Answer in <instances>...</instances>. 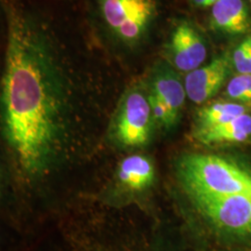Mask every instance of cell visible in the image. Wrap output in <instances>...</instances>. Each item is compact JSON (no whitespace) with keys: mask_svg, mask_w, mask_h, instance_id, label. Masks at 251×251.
I'll return each instance as SVG.
<instances>
[{"mask_svg":"<svg viewBox=\"0 0 251 251\" xmlns=\"http://www.w3.org/2000/svg\"><path fill=\"white\" fill-rule=\"evenodd\" d=\"M7 40L0 82V128L29 179L53 169L63 147L70 86L53 22L17 0H4Z\"/></svg>","mask_w":251,"mask_h":251,"instance_id":"6da1fadb","label":"cell"},{"mask_svg":"<svg viewBox=\"0 0 251 251\" xmlns=\"http://www.w3.org/2000/svg\"><path fill=\"white\" fill-rule=\"evenodd\" d=\"M179 172L193 198L251 196V174L214 154H188L180 160Z\"/></svg>","mask_w":251,"mask_h":251,"instance_id":"7a4b0ae2","label":"cell"},{"mask_svg":"<svg viewBox=\"0 0 251 251\" xmlns=\"http://www.w3.org/2000/svg\"><path fill=\"white\" fill-rule=\"evenodd\" d=\"M98 8L108 30L125 43L144 36L156 13L155 0H98Z\"/></svg>","mask_w":251,"mask_h":251,"instance_id":"3957f363","label":"cell"},{"mask_svg":"<svg viewBox=\"0 0 251 251\" xmlns=\"http://www.w3.org/2000/svg\"><path fill=\"white\" fill-rule=\"evenodd\" d=\"M194 200L206 220L218 230L238 237H251V196L198 197Z\"/></svg>","mask_w":251,"mask_h":251,"instance_id":"277c9868","label":"cell"},{"mask_svg":"<svg viewBox=\"0 0 251 251\" xmlns=\"http://www.w3.org/2000/svg\"><path fill=\"white\" fill-rule=\"evenodd\" d=\"M152 121L148 98L138 90L127 92L121 100L114 122L117 141L129 147L143 146L150 138Z\"/></svg>","mask_w":251,"mask_h":251,"instance_id":"5b68a950","label":"cell"},{"mask_svg":"<svg viewBox=\"0 0 251 251\" xmlns=\"http://www.w3.org/2000/svg\"><path fill=\"white\" fill-rule=\"evenodd\" d=\"M206 43L198 30L187 22L180 23L171 33L168 55L173 66L181 72L190 73L206 61Z\"/></svg>","mask_w":251,"mask_h":251,"instance_id":"8992f818","label":"cell"},{"mask_svg":"<svg viewBox=\"0 0 251 251\" xmlns=\"http://www.w3.org/2000/svg\"><path fill=\"white\" fill-rule=\"evenodd\" d=\"M229 68L228 58L219 56L205 66L188 73L183 83L186 96L198 104L211 99L224 86Z\"/></svg>","mask_w":251,"mask_h":251,"instance_id":"52a82bcc","label":"cell"},{"mask_svg":"<svg viewBox=\"0 0 251 251\" xmlns=\"http://www.w3.org/2000/svg\"><path fill=\"white\" fill-rule=\"evenodd\" d=\"M150 93L161 100L178 119L185 102L186 91L184 84L173 70L168 66L159 65L152 75Z\"/></svg>","mask_w":251,"mask_h":251,"instance_id":"ba28073f","label":"cell"},{"mask_svg":"<svg viewBox=\"0 0 251 251\" xmlns=\"http://www.w3.org/2000/svg\"><path fill=\"white\" fill-rule=\"evenodd\" d=\"M211 26L230 35L246 33L251 26L248 9L243 0H219L211 9Z\"/></svg>","mask_w":251,"mask_h":251,"instance_id":"9c48e42d","label":"cell"},{"mask_svg":"<svg viewBox=\"0 0 251 251\" xmlns=\"http://www.w3.org/2000/svg\"><path fill=\"white\" fill-rule=\"evenodd\" d=\"M251 135V116L244 114L224 124L197 129L195 137L206 145L233 144L246 141Z\"/></svg>","mask_w":251,"mask_h":251,"instance_id":"30bf717a","label":"cell"},{"mask_svg":"<svg viewBox=\"0 0 251 251\" xmlns=\"http://www.w3.org/2000/svg\"><path fill=\"white\" fill-rule=\"evenodd\" d=\"M117 176L123 186L132 191H142L152 184L154 168L146 156L134 154L126 157L120 163Z\"/></svg>","mask_w":251,"mask_h":251,"instance_id":"8fae6325","label":"cell"},{"mask_svg":"<svg viewBox=\"0 0 251 251\" xmlns=\"http://www.w3.org/2000/svg\"><path fill=\"white\" fill-rule=\"evenodd\" d=\"M244 114H247V108L240 103L229 101L211 102L199 109L197 129L221 125Z\"/></svg>","mask_w":251,"mask_h":251,"instance_id":"7c38bea8","label":"cell"},{"mask_svg":"<svg viewBox=\"0 0 251 251\" xmlns=\"http://www.w3.org/2000/svg\"><path fill=\"white\" fill-rule=\"evenodd\" d=\"M226 93L236 101L251 104V75L239 74L229 81Z\"/></svg>","mask_w":251,"mask_h":251,"instance_id":"4fadbf2b","label":"cell"},{"mask_svg":"<svg viewBox=\"0 0 251 251\" xmlns=\"http://www.w3.org/2000/svg\"><path fill=\"white\" fill-rule=\"evenodd\" d=\"M151 108L152 119L154 122L165 127H171L174 125L177 119L174 117L169 107L157 98L155 95L149 93L147 96Z\"/></svg>","mask_w":251,"mask_h":251,"instance_id":"5bb4252c","label":"cell"},{"mask_svg":"<svg viewBox=\"0 0 251 251\" xmlns=\"http://www.w3.org/2000/svg\"><path fill=\"white\" fill-rule=\"evenodd\" d=\"M233 63L239 74L251 75V36L246 38L233 51Z\"/></svg>","mask_w":251,"mask_h":251,"instance_id":"9a60e30c","label":"cell"},{"mask_svg":"<svg viewBox=\"0 0 251 251\" xmlns=\"http://www.w3.org/2000/svg\"><path fill=\"white\" fill-rule=\"evenodd\" d=\"M0 181H1V170H0Z\"/></svg>","mask_w":251,"mask_h":251,"instance_id":"2e32d148","label":"cell"},{"mask_svg":"<svg viewBox=\"0 0 251 251\" xmlns=\"http://www.w3.org/2000/svg\"><path fill=\"white\" fill-rule=\"evenodd\" d=\"M250 1H251V0H250Z\"/></svg>","mask_w":251,"mask_h":251,"instance_id":"e0dca14e","label":"cell"}]
</instances>
